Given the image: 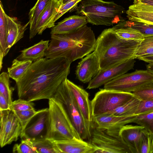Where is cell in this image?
Wrapping results in <instances>:
<instances>
[{
	"label": "cell",
	"mask_w": 153,
	"mask_h": 153,
	"mask_svg": "<svg viewBox=\"0 0 153 153\" xmlns=\"http://www.w3.org/2000/svg\"><path fill=\"white\" fill-rule=\"evenodd\" d=\"M141 41L121 39L112 28L104 30L96 39L94 50L99 59L100 70L134 59Z\"/></svg>",
	"instance_id": "3"
},
{
	"label": "cell",
	"mask_w": 153,
	"mask_h": 153,
	"mask_svg": "<svg viewBox=\"0 0 153 153\" xmlns=\"http://www.w3.org/2000/svg\"><path fill=\"white\" fill-rule=\"evenodd\" d=\"M4 57L3 52L2 50L0 48V70L1 71L2 67L3 59Z\"/></svg>",
	"instance_id": "43"
},
{
	"label": "cell",
	"mask_w": 153,
	"mask_h": 153,
	"mask_svg": "<svg viewBox=\"0 0 153 153\" xmlns=\"http://www.w3.org/2000/svg\"><path fill=\"white\" fill-rule=\"evenodd\" d=\"M140 153H153V134L144 128L141 134Z\"/></svg>",
	"instance_id": "31"
},
{
	"label": "cell",
	"mask_w": 153,
	"mask_h": 153,
	"mask_svg": "<svg viewBox=\"0 0 153 153\" xmlns=\"http://www.w3.org/2000/svg\"><path fill=\"white\" fill-rule=\"evenodd\" d=\"M133 123L141 126L153 134V112L137 115Z\"/></svg>",
	"instance_id": "32"
},
{
	"label": "cell",
	"mask_w": 153,
	"mask_h": 153,
	"mask_svg": "<svg viewBox=\"0 0 153 153\" xmlns=\"http://www.w3.org/2000/svg\"><path fill=\"white\" fill-rule=\"evenodd\" d=\"M54 142L60 153H95L96 150L91 143L76 137Z\"/></svg>",
	"instance_id": "16"
},
{
	"label": "cell",
	"mask_w": 153,
	"mask_h": 153,
	"mask_svg": "<svg viewBox=\"0 0 153 153\" xmlns=\"http://www.w3.org/2000/svg\"><path fill=\"white\" fill-rule=\"evenodd\" d=\"M153 54V36L145 37L141 41L135 55V59L138 57Z\"/></svg>",
	"instance_id": "30"
},
{
	"label": "cell",
	"mask_w": 153,
	"mask_h": 153,
	"mask_svg": "<svg viewBox=\"0 0 153 153\" xmlns=\"http://www.w3.org/2000/svg\"><path fill=\"white\" fill-rule=\"evenodd\" d=\"M137 59L149 63H153V54L140 57Z\"/></svg>",
	"instance_id": "42"
},
{
	"label": "cell",
	"mask_w": 153,
	"mask_h": 153,
	"mask_svg": "<svg viewBox=\"0 0 153 153\" xmlns=\"http://www.w3.org/2000/svg\"><path fill=\"white\" fill-rule=\"evenodd\" d=\"M49 128L48 108L39 110L22 131V139H28L32 142L47 138Z\"/></svg>",
	"instance_id": "10"
},
{
	"label": "cell",
	"mask_w": 153,
	"mask_h": 153,
	"mask_svg": "<svg viewBox=\"0 0 153 153\" xmlns=\"http://www.w3.org/2000/svg\"><path fill=\"white\" fill-rule=\"evenodd\" d=\"M77 13L86 18L88 22L97 25H112L121 19V15L125 9L113 1L103 0H82L77 9Z\"/></svg>",
	"instance_id": "4"
},
{
	"label": "cell",
	"mask_w": 153,
	"mask_h": 153,
	"mask_svg": "<svg viewBox=\"0 0 153 153\" xmlns=\"http://www.w3.org/2000/svg\"><path fill=\"white\" fill-rule=\"evenodd\" d=\"M88 22L84 16L73 15L58 22L52 28L50 33L52 35L72 33L86 25Z\"/></svg>",
	"instance_id": "20"
},
{
	"label": "cell",
	"mask_w": 153,
	"mask_h": 153,
	"mask_svg": "<svg viewBox=\"0 0 153 153\" xmlns=\"http://www.w3.org/2000/svg\"><path fill=\"white\" fill-rule=\"evenodd\" d=\"M96 40L93 31L87 25L72 33L52 35L45 56L64 58L71 63L94 51Z\"/></svg>",
	"instance_id": "2"
},
{
	"label": "cell",
	"mask_w": 153,
	"mask_h": 153,
	"mask_svg": "<svg viewBox=\"0 0 153 153\" xmlns=\"http://www.w3.org/2000/svg\"><path fill=\"white\" fill-rule=\"evenodd\" d=\"M39 111V110L36 111L34 109L13 112L21 123L22 128V131L31 119Z\"/></svg>",
	"instance_id": "36"
},
{
	"label": "cell",
	"mask_w": 153,
	"mask_h": 153,
	"mask_svg": "<svg viewBox=\"0 0 153 153\" xmlns=\"http://www.w3.org/2000/svg\"><path fill=\"white\" fill-rule=\"evenodd\" d=\"M49 41L42 40L33 45L23 49L16 58L20 60H30L34 62L43 58L48 47Z\"/></svg>",
	"instance_id": "22"
},
{
	"label": "cell",
	"mask_w": 153,
	"mask_h": 153,
	"mask_svg": "<svg viewBox=\"0 0 153 153\" xmlns=\"http://www.w3.org/2000/svg\"><path fill=\"white\" fill-rule=\"evenodd\" d=\"M153 82V74L147 70H138L112 80L104 85V88L131 93Z\"/></svg>",
	"instance_id": "9"
},
{
	"label": "cell",
	"mask_w": 153,
	"mask_h": 153,
	"mask_svg": "<svg viewBox=\"0 0 153 153\" xmlns=\"http://www.w3.org/2000/svg\"><path fill=\"white\" fill-rule=\"evenodd\" d=\"M131 22L121 19L112 28L120 38L126 40L142 41L145 38L139 31L130 26Z\"/></svg>",
	"instance_id": "23"
},
{
	"label": "cell",
	"mask_w": 153,
	"mask_h": 153,
	"mask_svg": "<svg viewBox=\"0 0 153 153\" xmlns=\"http://www.w3.org/2000/svg\"><path fill=\"white\" fill-rule=\"evenodd\" d=\"M66 79L59 85L53 98L62 106L79 138L91 140L92 129L84 118Z\"/></svg>",
	"instance_id": "5"
},
{
	"label": "cell",
	"mask_w": 153,
	"mask_h": 153,
	"mask_svg": "<svg viewBox=\"0 0 153 153\" xmlns=\"http://www.w3.org/2000/svg\"><path fill=\"white\" fill-rule=\"evenodd\" d=\"M10 106L5 98L0 94V111L10 110Z\"/></svg>",
	"instance_id": "40"
},
{
	"label": "cell",
	"mask_w": 153,
	"mask_h": 153,
	"mask_svg": "<svg viewBox=\"0 0 153 153\" xmlns=\"http://www.w3.org/2000/svg\"><path fill=\"white\" fill-rule=\"evenodd\" d=\"M34 104L32 102L19 98L12 102L10 108V110L15 112L34 109Z\"/></svg>",
	"instance_id": "35"
},
{
	"label": "cell",
	"mask_w": 153,
	"mask_h": 153,
	"mask_svg": "<svg viewBox=\"0 0 153 153\" xmlns=\"http://www.w3.org/2000/svg\"><path fill=\"white\" fill-rule=\"evenodd\" d=\"M71 63L62 58H43L33 62L16 82L19 98L30 102L53 98L69 74Z\"/></svg>",
	"instance_id": "1"
},
{
	"label": "cell",
	"mask_w": 153,
	"mask_h": 153,
	"mask_svg": "<svg viewBox=\"0 0 153 153\" xmlns=\"http://www.w3.org/2000/svg\"><path fill=\"white\" fill-rule=\"evenodd\" d=\"M48 105L49 128L47 138L54 142L79 139L60 104L53 98L49 100Z\"/></svg>",
	"instance_id": "6"
},
{
	"label": "cell",
	"mask_w": 153,
	"mask_h": 153,
	"mask_svg": "<svg viewBox=\"0 0 153 153\" xmlns=\"http://www.w3.org/2000/svg\"><path fill=\"white\" fill-rule=\"evenodd\" d=\"M137 115L118 116L111 114L100 115L93 117V128L106 129L120 128L125 125L133 123Z\"/></svg>",
	"instance_id": "15"
},
{
	"label": "cell",
	"mask_w": 153,
	"mask_h": 153,
	"mask_svg": "<svg viewBox=\"0 0 153 153\" xmlns=\"http://www.w3.org/2000/svg\"><path fill=\"white\" fill-rule=\"evenodd\" d=\"M13 153H38L33 146V142L28 139H22L19 144H15L13 149Z\"/></svg>",
	"instance_id": "33"
},
{
	"label": "cell",
	"mask_w": 153,
	"mask_h": 153,
	"mask_svg": "<svg viewBox=\"0 0 153 153\" xmlns=\"http://www.w3.org/2000/svg\"><path fill=\"white\" fill-rule=\"evenodd\" d=\"M126 13L130 21L153 25V7L133 4L129 6Z\"/></svg>",
	"instance_id": "21"
},
{
	"label": "cell",
	"mask_w": 153,
	"mask_h": 153,
	"mask_svg": "<svg viewBox=\"0 0 153 153\" xmlns=\"http://www.w3.org/2000/svg\"><path fill=\"white\" fill-rule=\"evenodd\" d=\"M134 4L146 5L153 7V0H134Z\"/></svg>",
	"instance_id": "41"
},
{
	"label": "cell",
	"mask_w": 153,
	"mask_h": 153,
	"mask_svg": "<svg viewBox=\"0 0 153 153\" xmlns=\"http://www.w3.org/2000/svg\"><path fill=\"white\" fill-rule=\"evenodd\" d=\"M10 77L8 73L3 72L0 75V94L6 99L10 105L12 103L13 88L10 87Z\"/></svg>",
	"instance_id": "28"
},
{
	"label": "cell",
	"mask_w": 153,
	"mask_h": 153,
	"mask_svg": "<svg viewBox=\"0 0 153 153\" xmlns=\"http://www.w3.org/2000/svg\"><path fill=\"white\" fill-rule=\"evenodd\" d=\"M33 143L38 153H60L55 142L49 139L46 138Z\"/></svg>",
	"instance_id": "29"
},
{
	"label": "cell",
	"mask_w": 153,
	"mask_h": 153,
	"mask_svg": "<svg viewBox=\"0 0 153 153\" xmlns=\"http://www.w3.org/2000/svg\"><path fill=\"white\" fill-rule=\"evenodd\" d=\"M0 48L4 51L8 34L7 15L5 13L1 1H0Z\"/></svg>",
	"instance_id": "27"
},
{
	"label": "cell",
	"mask_w": 153,
	"mask_h": 153,
	"mask_svg": "<svg viewBox=\"0 0 153 153\" xmlns=\"http://www.w3.org/2000/svg\"><path fill=\"white\" fill-rule=\"evenodd\" d=\"M0 145L2 148L17 141L22 131L21 123L11 110L0 111Z\"/></svg>",
	"instance_id": "11"
},
{
	"label": "cell",
	"mask_w": 153,
	"mask_h": 153,
	"mask_svg": "<svg viewBox=\"0 0 153 153\" xmlns=\"http://www.w3.org/2000/svg\"><path fill=\"white\" fill-rule=\"evenodd\" d=\"M135 96L132 92L100 89L91 101L93 117L110 113Z\"/></svg>",
	"instance_id": "8"
},
{
	"label": "cell",
	"mask_w": 153,
	"mask_h": 153,
	"mask_svg": "<svg viewBox=\"0 0 153 153\" xmlns=\"http://www.w3.org/2000/svg\"><path fill=\"white\" fill-rule=\"evenodd\" d=\"M51 0H38L29 13L30 25L29 39L33 38L37 34L36 27L37 21Z\"/></svg>",
	"instance_id": "24"
},
{
	"label": "cell",
	"mask_w": 153,
	"mask_h": 153,
	"mask_svg": "<svg viewBox=\"0 0 153 153\" xmlns=\"http://www.w3.org/2000/svg\"><path fill=\"white\" fill-rule=\"evenodd\" d=\"M132 93L140 100H153V82L146 85Z\"/></svg>",
	"instance_id": "37"
},
{
	"label": "cell",
	"mask_w": 153,
	"mask_h": 153,
	"mask_svg": "<svg viewBox=\"0 0 153 153\" xmlns=\"http://www.w3.org/2000/svg\"><path fill=\"white\" fill-rule=\"evenodd\" d=\"M120 129L93 128L91 143L96 149L95 153H132L120 135Z\"/></svg>",
	"instance_id": "7"
},
{
	"label": "cell",
	"mask_w": 153,
	"mask_h": 153,
	"mask_svg": "<svg viewBox=\"0 0 153 153\" xmlns=\"http://www.w3.org/2000/svg\"><path fill=\"white\" fill-rule=\"evenodd\" d=\"M82 0H72L65 4H62L60 6L58 11L54 17V23L65 13L71 12L76 10L78 4Z\"/></svg>",
	"instance_id": "34"
},
{
	"label": "cell",
	"mask_w": 153,
	"mask_h": 153,
	"mask_svg": "<svg viewBox=\"0 0 153 153\" xmlns=\"http://www.w3.org/2000/svg\"><path fill=\"white\" fill-rule=\"evenodd\" d=\"M144 128L140 125L126 124L120 129V136L129 147L132 153H140L141 134Z\"/></svg>",
	"instance_id": "18"
},
{
	"label": "cell",
	"mask_w": 153,
	"mask_h": 153,
	"mask_svg": "<svg viewBox=\"0 0 153 153\" xmlns=\"http://www.w3.org/2000/svg\"><path fill=\"white\" fill-rule=\"evenodd\" d=\"M59 0H51L42 13L37 21L36 27V34L42 35L47 28H52L55 26L53 19L62 4Z\"/></svg>",
	"instance_id": "19"
},
{
	"label": "cell",
	"mask_w": 153,
	"mask_h": 153,
	"mask_svg": "<svg viewBox=\"0 0 153 153\" xmlns=\"http://www.w3.org/2000/svg\"><path fill=\"white\" fill-rule=\"evenodd\" d=\"M32 63L30 60H20L16 58L14 59L11 67L7 68L10 77L17 82L23 76Z\"/></svg>",
	"instance_id": "25"
},
{
	"label": "cell",
	"mask_w": 153,
	"mask_h": 153,
	"mask_svg": "<svg viewBox=\"0 0 153 153\" xmlns=\"http://www.w3.org/2000/svg\"><path fill=\"white\" fill-rule=\"evenodd\" d=\"M153 112V100H140L135 114L143 115Z\"/></svg>",
	"instance_id": "39"
},
{
	"label": "cell",
	"mask_w": 153,
	"mask_h": 153,
	"mask_svg": "<svg viewBox=\"0 0 153 153\" xmlns=\"http://www.w3.org/2000/svg\"><path fill=\"white\" fill-rule=\"evenodd\" d=\"M61 1L62 4H65L67 3L68 2L71 1L72 0H59Z\"/></svg>",
	"instance_id": "45"
},
{
	"label": "cell",
	"mask_w": 153,
	"mask_h": 153,
	"mask_svg": "<svg viewBox=\"0 0 153 153\" xmlns=\"http://www.w3.org/2000/svg\"><path fill=\"white\" fill-rule=\"evenodd\" d=\"M67 85L76 100L81 111L89 126L93 128V117L91 101L88 93L84 89L66 79Z\"/></svg>",
	"instance_id": "14"
},
{
	"label": "cell",
	"mask_w": 153,
	"mask_h": 153,
	"mask_svg": "<svg viewBox=\"0 0 153 153\" xmlns=\"http://www.w3.org/2000/svg\"><path fill=\"white\" fill-rule=\"evenodd\" d=\"M8 34L5 49L3 52L4 56H5L10 48L24 36L27 27L29 25L28 22L23 25L15 17L7 16Z\"/></svg>",
	"instance_id": "17"
},
{
	"label": "cell",
	"mask_w": 153,
	"mask_h": 153,
	"mask_svg": "<svg viewBox=\"0 0 153 153\" xmlns=\"http://www.w3.org/2000/svg\"><path fill=\"white\" fill-rule=\"evenodd\" d=\"M130 26L139 31L145 37L153 36V25L132 21Z\"/></svg>",
	"instance_id": "38"
},
{
	"label": "cell",
	"mask_w": 153,
	"mask_h": 153,
	"mask_svg": "<svg viewBox=\"0 0 153 153\" xmlns=\"http://www.w3.org/2000/svg\"><path fill=\"white\" fill-rule=\"evenodd\" d=\"M140 101V99L135 96L126 103L109 114L118 116L135 115Z\"/></svg>",
	"instance_id": "26"
},
{
	"label": "cell",
	"mask_w": 153,
	"mask_h": 153,
	"mask_svg": "<svg viewBox=\"0 0 153 153\" xmlns=\"http://www.w3.org/2000/svg\"><path fill=\"white\" fill-rule=\"evenodd\" d=\"M136 61L131 58L106 69L100 70L98 74L89 82L87 88L95 89L126 73L133 69Z\"/></svg>",
	"instance_id": "12"
},
{
	"label": "cell",
	"mask_w": 153,
	"mask_h": 153,
	"mask_svg": "<svg viewBox=\"0 0 153 153\" xmlns=\"http://www.w3.org/2000/svg\"><path fill=\"white\" fill-rule=\"evenodd\" d=\"M146 68L148 71L153 74V63H149L147 65Z\"/></svg>",
	"instance_id": "44"
},
{
	"label": "cell",
	"mask_w": 153,
	"mask_h": 153,
	"mask_svg": "<svg viewBox=\"0 0 153 153\" xmlns=\"http://www.w3.org/2000/svg\"><path fill=\"white\" fill-rule=\"evenodd\" d=\"M100 70L98 58L94 51L82 59L77 66L75 74L84 83L89 82Z\"/></svg>",
	"instance_id": "13"
}]
</instances>
